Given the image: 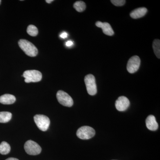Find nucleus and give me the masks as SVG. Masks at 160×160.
<instances>
[{
	"label": "nucleus",
	"instance_id": "nucleus-1",
	"mask_svg": "<svg viewBox=\"0 0 160 160\" xmlns=\"http://www.w3.org/2000/svg\"><path fill=\"white\" fill-rule=\"evenodd\" d=\"M18 45L22 50L29 57L36 56L38 53L37 47L32 43L25 39H21L19 41Z\"/></svg>",
	"mask_w": 160,
	"mask_h": 160
},
{
	"label": "nucleus",
	"instance_id": "nucleus-2",
	"mask_svg": "<svg viewBox=\"0 0 160 160\" xmlns=\"http://www.w3.org/2000/svg\"><path fill=\"white\" fill-rule=\"evenodd\" d=\"M23 77L26 83L37 82L42 80V74L38 70H26L23 73Z\"/></svg>",
	"mask_w": 160,
	"mask_h": 160
},
{
	"label": "nucleus",
	"instance_id": "nucleus-3",
	"mask_svg": "<svg viewBox=\"0 0 160 160\" xmlns=\"http://www.w3.org/2000/svg\"><path fill=\"white\" fill-rule=\"evenodd\" d=\"M35 122L38 128L42 131H46L49 128L50 121L49 118L44 115L37 114L34 117Z\"/></svg>",
	"mask_w": 160,
	"mask_h": 160
},
{
	"label": "nucleus",
	"instance_id": "nucleus-4",
	"mask_svg": "<svg viewBox=\"0 0 160 160\" xmlns=\"http://www.w3.org/2000/svg\"><path fill=\"white\" fill-rule=\"evenodd\" d=\"M95 135V131L93 128L88 126L80 127L77 132V136L80 139L87 140L91 138Z\"/></svg>",
	"mask_w": 160,
	"mask_h": 160
},
{
	"label": "nucleus",
	"instance_id": "nucleus-5",
	"mask_svg": "<svg viewBox=\"0 0 160 160\" xmlns=\"http://www.w3.org/2000/svg\"><path fill=\"white\" fill-rule=\"evenodd\" d=\"M85 82L88 93L92 96L96 94L97 87L94 76L90 74L86 75L85 78Z\"/></svg>",
	"mask_w": 160,
	"mask_h": 160
},
{
	"label": "nucleus",
	"instance_id": "nucleus-6",
	"mask_svg": "<svg viewBox=\"0 0 160 160\" xmlns=\"http://www.w3.org/2000/svg\"><path fill=\"white\" fill-rule=\"evenodd\" d=\"M24 149L27 153L30 155H37L42 151V148L39 145L32 140H29L25 143Z\"/></svg>",
	"mask_w": 160,
	"mask_h": 160
},
{
	"label": "nucleus",
	"instance_id": "nucleus-7",
	"mask_svg": "<svg viewBox=\"0 0 160 160\" xmlns=\"http://www.w3.org/2000/svg\"><path fill=\"white\" fill-rule=\"evenodd\" d=\"M58 102L63 106L70 107L73 104L72 98L68 93L62 90H59L57 93Z\"/></svg>",
	"mask_w": 160,
	"mask_h": 160
},
{
	"label": "nucleus",
	"instance_id": "nucleus-8",
	"mask_svg": "<svg viewBox=\"0 0 160 160\" xmlns=\"http://www.w3.org/2000/svg\"><path fill=\"white\" fill-rule=\"evenodd\" d=\"M141 60L138 56H134L129 59L127 65V69L129 73L136 72L139 68Z\"/></svg>",
	"mask_w": 160,
	"mask_h": 160
},
{
	"label": "nucleus",
	"instance_id": "nucleus-9",
	"mask_svg": "<svg viewBox=\"0 0 160 160\" xmlns=\"http://www.w3.org/2000/svg\"><path fill=\"white\" fill-rule=\"evenodd\" d=\"M130 105L129 100L125 96H121L118 98L115 102V107L119 111H126Z\"/></svg>",
	"mask_w": 160,
	"mask_h": 160
},
{
	"label": "nucleus",
	"instance_id": "nucleus-10",
	"mask_svg": "<svg viewBox=\"0 0 160 160\" xmlns=\"http://www.w3.org/2000/svg\"><path fill=\"white\" fill-rule=\"evenodd\" d=\"M96 25L97 27L102 29L104 34L108 36H112L114 34V32L109 23H102L100 21H98L96 23Z\"/></svg>",
	"mask_w": 160,
	"mask_h": 160
},
{
	"label": "nucleus",
	"instance_id": "nucleus-11",
	"mask_svg": "<svg viewBox=\"0 0 160 160\" xmlns=\"http://www.w3.org/2000/svg\"><path fill=\"white\" fill-rule=\"evenodd\" d=\"M146 123L147 128L151 131H155L158 128V125L156 120V118L152 115H149L147 118Z\"/></svg>",
	"mask_w": 160,
	"mask_h": 160
},
{
	"label": "nucleus",
	"instance_id": "nucleus-12",
	"mask_svg": "<svg viewBox=\"0 0 160 160\" xmlns=\"http://www.w3.org/2000/svg\"><path fill=\"white\" fill-rule=\"evenodd\" d=\"M16 100L13 95L6 94L0 97V103L4 105H11L15 102Z\"/></svg>",
	"mask_w": 160,
	"mask_h": 160
},
{
	"label": "nucleus",
	"instance_id": "nucleus-13",
	"mask_svg": "<svg viewBox=\"0 0 160 160\" xmlns=\"http://www.w3.org/2000/svg\"><path fill=\"white\" fill-rule=\"evenodd\" d=\"M147 12V9L145 7L138 8L133 10L131 13L130 16L133 19H138L143 17L146 15Z\"/></svg>",
	"mask_w": 160,
	"mask_h": 160
},
{
	"label": "nucleus",
	"instance_id": "nucleus-14",
	"mask_svg": "<svg viewBox=\"0 0 160 160\" xmlns=\"http://www.w3.org/2000/svg\"><path fill=\"white\" fill-rule=\"evenodd\" d=\"M12 114L9 112H0V123H7L12 118Z\"/></svg>",
	"mask_w": 160,
	"mask_h": 160
},
{
	"label": "nucleus",
	"instance_id": "nucleus-15",
	"mask_svg": "<svg viewBox=\"0 0 160 160\" xmlns=\"http://www.w3.org/2000/svg\"><path fill=\"white\" fill-rule=\"evenodd\" d=\"M11 150L10 145L6 142H3L0 144V153L2 155L8 154Z\"/></svg>",
	"mask_w": 160,
	"mask_h": 160
},
{
	"label": "nucleus",
	"instance_id": "nucleus-16",
	"mask_svg": "<svg viewBox=\"0 0 160 160\" xmlns=\"http://www.w3.org/2000/svg\"><path fill=\"white\" fill-rule=\"evenodd\" d=\"M153 51L155 54L158 58H160V40L156 39L154 40L152 44Z\"/></svg>",
	"mask_w": 160,
	"mask_h": 160
},
{
	"label": "nucleus",
	"instance_id": "nucleus-17",
	"mask_svg": "<svg viewBox=\"0 0 160 160\" xmlns=\"http://www.w3.org/2000/svg\"><path fill=\"white\" fill-rule=\"evenodd\" d=\"M73 7L78 12H82L86 9V3L82 1H77L75 2Z\"/></svg>",
	"mask_w": 160,
	"mask_h": 160
},
{
	"label": "nucleus",
	"instance_id": "nucleus-18",
	"mask_svg": "<svg viewBox=\"0 0 160 160\" xmlns=\"http://www.w3.org/2000/svg\"><path fill=\"white\" fill-rule=\"evenodd\" d=\"M27 32L31 36L35 37L38 34V28L35 26L30 25L27 28Z\"/></svg>",
	"mask_w": 160,
	"mask_h": 160
},
{
	"label": "nucleus",
	"instance_id": "nucleus-19",
	"mask_svg": "<svg viewBox=\"0 0 160 160\" xmlns=\"http://www.w3.org/2000/svg\"><path fill=\"white\" fill-rule=\"evenodd\" d=\"M111 2L114 6H123L125 4L126 1L125 0H112L111 1Z\"/></svg>",
	"mask_w": 160,
	"mask_h": 160
},
{
	"label": "nucleus",
	"instance_id": "nucleus-20",
	"mask_svg": "<svg viewBox=\"0 0 160 160\" xmlns=\"http://www.w3.org/2000/svg\"><path fill=\"white\" fill-rule=\"evenodd\" d=\"M67 36H68V34L66 32H63V33L60 35V37L63 39L66 38Z\"/></svg>",
	"mask_w": 160,
	"mask_h": 160
},
{
	"label": "nucleus",
	"instance_id": "nucleus-21",
	"mask_svg": "<svg viewBox=\"0 0 160 160\" xmlns=\"http://www.w3.org/2000/svg\"><path fill=\"white\" fill-rule=\"evenodd\" d=\"M73 44V42L72 41H68L66 43V46H68V47H70V46H72Z\"/></svg>",
	"mask_w": 160,
	"mask_h": 160
},
{
	"label": "nucleus",
	"instance_id": "nucleus-22",
	"mask_svg": "<svg viewBox=\"0 0 160 160\" xmlns=\"http://www.w3.org/2000/svg\"><path fill=\"white\" fill-rule=\"evenodd\" d=\"M6 160H19L17 158H7V159H6Z\"/></svg>",
	"mask_w": 160,
	"mask_h": 160
},
{
	"label": "nucleus",
	"instance_id": "nucleus-23",
	"mask_svg": "<svg viewBox=\"0 0 160 160\" xmlns=\"http://www.w3.org/2000/svg\"><path fill=\"white\" fill-rule=\"evenodd\" d=\"M46 2L47 3H49V4H50V3H51L52 2H53V0H46Z\"/></svg>",
	"mask_w": 160,
	"mask_h": 160
},
{
	"label": "nucleus",
	"instance_id": "nucleus-24",
	"mask_svg": "<svg viewBox=\"0 0 160 160\" xmlns=\"http://www.w3.org/2000/svg\"><path fill=\"white\" fill-rule=\"evenodd\" d=\"M1 2H2V1H1V0H0V4H1Z\"/></svg>",
	"mask_w": 160,
	"mask_h": 160
}]
</instances>
